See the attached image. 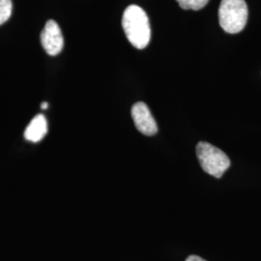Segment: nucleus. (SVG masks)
Segmentation results:
<instances>
[{"instance_id": "1", "label": "nucleus", "mask_w": 261, "mask_h": 261, "mask_svg": "<svg viewBox=\"0 0 261 261\" xmlns=\"http://www.w3.org/2000/svg\"><path fill=\"white\" fill-rule=\"evenodd\" d=\"M122 27L129 42L139 49L147 47L151 38L149 19L138 5H130L124 11Z\"/></svg>"}, {"instance_id": "2", "label": "nucleus", "mask_w": 261, "mask_h": 261, "mask_svg": "<svg viewBox=\"0 0 261 261\" xmlns=\"http://www.w3.org/2000/svg\"><path fill=\"white\" fill-rule=\"evenodd\" d=\"M248 15L245 0H222L219 9L220 25L227 33H239L247 24Z\"/></svg>"}, {"instance_id": "3", "label": "nucleus", "mask_w": 261, "mask_h": 261, "mask_svg": "<svg viewBox=\"0 0 261 261\" xmlns=\"http://www.w3.org/2000/svg\"><path fill=\"white\" fill-rule=\"evenodd\" d=\"M196 156L202 169L216 178L222 177L230 167V160L226 154L205 141L197 143Z\"/></svg>"}, {"instance_id": "4", "label": "nucleus", "mask_w": 261, "mask_h": 261, "mask_svg": "<svg viewBox=\"0 0 261 261\" xmlns=\"http://www.w3.org/2000/svg\"><path fill=\"white\" fill-rule=\"evenodd\" d=\"M41 44L48 56H57L63 49V35L59 25L55 20H47L41 33Z\"/></svg>"}, {"instance_id": "5", "label": "nucleus", "mask_w": 261, "mask_h": 261, "mask_svg": "<svg viewBox=\"0 0 261 261\" xmlns=\"http://www.w3.org/2000/svg\"><path fill=\"white\" fill-rule=\"evenodd\" d=\"M132 117L137 129L145 136H154L158 133V126L149 108L143 102H138L132 108Z\"/></svg>"}, {"instance_id": "6", "label": "nucleus", "mask_w": 261, "mask_h": 261, "mask_svg": "<svg viewBox=\"0 0 261 261\" xmlns=\"http://www.w3.org/2000/svg\"><path fill=\"white\" fill-rule=\"evenodd\" d=\"M47 123L46 117L43 114H38L28 124L24 132V138L29 141L38 142L44 139L47 135Z\"/></svg>"}, {"instance_id": "7", "label": "nucleus", "mask_w": 261, "mask_h": 261, "mask_svg": "<svg viewBox=\"0 0 261 261\" xmlns=\"http://www.w3.org/2000/svg\"><path fill=\"white\" fill-rule=\"evenodd\" d=\"M180 7L184 10H197L204 8L209 0H176Z\"/></svg>"}, {"instance_id": "8", "label": "nucleus", "mask_w": 261, "mask_h": 261, "mask_svg": "<svg viewBox=\"0 0 261 261\" xmlns=\"http://www.w3.org/2000/svg\"><path fill=\"white\" fill-rule=\"evenodd\" d=\"M12 0H0V25L6 22L12 15Z\"/></svg>"}, {"instance_id": "9", "label": "nucleus", "mask_w": 261, "mask_h": 261, "mask_svg": "<svg viewBox=\"0 0 261 261\" xmlns=\"http://www.w3.org/2000/svg\"><path fill=\"white\" fill-rule=\"evenodd\" d=\"M186 261H206L205 259L201 258L200 256H197V255H190Z\"/></svg>"}, {"instance_id": "10", "label": "nucleus", "mask_w": 261, "mask_h": 261, "mask_svg": "<svg viewBox=\"0 0 261 261\" xmlns=\"http://www.w3.org/2000/svg\"><path fill=\"white\" fill-rule=\"evenodd\" d=\"M47 107H48V103L47 102H44V103H42V105H41V109L42 110H47Z\"/></svg>"}]
</instances>
